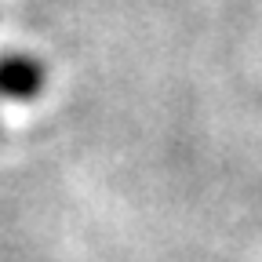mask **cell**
Segmentation results:
<instances>
[{
  "instance_id": "6da1fadb",
  "label": "cell",
  "mask_w": 262,
  "mask_h": 262,
  "mask_svg": "<svg viewBox=\"0 0 262 262\" xmlns=\"http://www.w3.org/2000/svg\"><path fill=\"white\" fill-rule=\"evenodd\" d=\"M44 66L33 55H4L0 58V95L4 98H18V102H29L44 91Z\"/></svg>"
}]
</instances>
